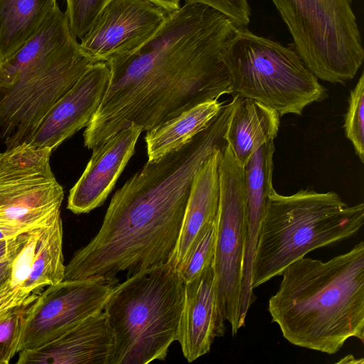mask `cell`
I'll return each mask as SVG.
<instances>
[{"label":"cell","instance_id":"ac0fdd59","mask_svg":"<svg viewBox=\"0 0 364 364\" xmlns=\"http://www.w3.org/2000/svg\"><path fill=\"white\" fill-rule=\"evenodd\" d=\"M222 151H213L194 177L177 244L169 260L178 271L201 236L217 220Z\"/></svg>","mask_w":364,"mask_h":364},{"label":"cell","instance_id":"7a4b0ae2","mask_svg":"<svg viewBox=\"0 0 364 364\" xmlns=\"http://www.w3.org/2000/svg\"><path fill=\"white\" fill-rule=\"evenodd\" d=\"M188 196L169 178L132 176L114 194L95 236L65 265L64 280L97 279L115 286L168 262L176 248Z\"/></svg>","mask_w":364,"mask_h":364},{"label":"cell","instance_id":"52a82bcc","mask_svg":"<svg viewBox=\"0 0 364 364\" xmlns=\"http://www.w3.org/2000/svg\"><path fill=\"white\" fill-rule=\"evenodd\" d=\"M291 36L294 49L318 79L345 85L364 60L352 0H270Z\"/></svg>","mask_w":364,"mask_h":364},{"label":"cell","instance_id":"ffe728a7","mask_svg":"<svg viewBox=\"0 0 364 364\" xmlns=\"http://www.w3.org/2000/svg\"><path fill=\"white\" fill-rule=\"evenodd\" d=\"M73 38L66 13L56 5L34 35L0 64V90L58 53Z\"/></svg>","mask_w":364,"mask_h":364},{"label":"cell","instance_id":"83f0119b","mask_svg":"<svg viewBox=\"0 0 364 364\" xmlns=\"http://www.w3.org/2000/svg\"><path fill=\"white\" fill-rule=\"evenodd\" d=\"M186 3L209 6L230 18L238 28H247L250 22L251 9L247 0H186Z\"/></svg>","mask_w":364,"mask_h":364},{"label":"cell","instance_id":"8fae6325","mask_svg":"<svg viewBox=\"0 0 364 364\" xmlns=\"http://www.w3.org/2000/svg\"><path fill=\"white\" fill-rule=\"evenodd\" d=\"M114 285L102 279L63 280L41 291L26 309L18 353L51 341L104 311Z\"/></svg>","mask_w":364,"mask_h":364},{"label":"cell","instance_id":"d6986e66","mask_svg":"<svg viewBox=\"0 0 364 364\" xmlns=\"http://www.w3.org/2000/svg\"><path fill=\"white\" fill-rule=\"evenodd\" d=\"M280 117L273 108L237 96L225 138L241 167L261 146L277 136Z\"/></svg>","mask_w":364,"mask_h":364},{"label":"cell","instance_id":"d4e9b609","mask_svg":"<svg viewBox=\"0 0 364 364\" xmlns=\"http://www.w3.org/2000/svg\"><path fill=\"white\" fill-rule=\"evenodd\" d=\"M216 225L217 220L201 236L178 269L179 274L184 284L198 279L212 266L215 250Z\"/></svg>","mask_w":364,"mask_h":364},{"label":"cell","instance_id":"f546056e","mask_svg":"<svg viewBox=\"0 0 364 364\" xmlns=\"http://www.w3.org/2000/svg\"><path fill=\"white\" fill-rule=\"evenodd\" d=\"M28 232L0 241V262L14 257L18 253L23 245Z\"/></svg>","mask_w":364,"mask_h":364},{"label":"cell","instance_id":"6da1fadb","mask_svg":"<svg viewBox=\"0 0 364 364\" xmlns=\"http://www.w3.org/2000/svg\"><path fill=\"white\" fill-rule=\"evenodd\" d=\"M238 28L219 11L185 3L139 48L106 61L109 82L84 132L93 149L131 125L148 131L191 107L232 95L223 58Z\"/></svg>","mask_w":364,"mask_h":364},{"label":"cell","instance_id":"3957f363","mask_svg":"<svg viewBox=\"0 0 364 364\" xmlns=\"http://www.w3.org/2000/svg\"><path fill=\"white\" fill-rule=\"evenodd\" d=\"M268 311L290 343L328 355L364 341V242L323 262L303 257L282 273Z\"/></svg>","mask_w":364,"mask_h":364},{"label":"cell","instance_id":"2e32d148","mask_svg":"<svg viewBox=\"0 0 364 364\" xmlns=\"http://www.w3.org/2000/svg\"><path fill=\"white\" fill-rule=\"evenodd\" d=\"M225 322L218 306L211 266L198 279L184 284L177 341L188 362L210 352L215 338L224 335Z\"/></svg>","mask_w":364,"mask_h":364},{"label":"cell","instance_id":"30bf717a","mask_svg":"<svg viewBox=\"0 0 364 364\" xmlns=\"http://www.w3.org/2000/svg\"><path fill=\"white\" fill-rule=\"evenodd\" d=\"M52 151L23 143L0 152V227L31 230L60 214L64 192L51 169Z\"/></svg>","mask_w":364,"mask_h":364},{"label":"cell","instance_id":"1f68e13d","mask_svg":"<svg viewBox=\"0 0 364 364\" xmlns=\"http://www.w3.org/2000/svg\"><path fill=\"white\" fill-rule=\"evenodd\" d=\"M28 231L30 230L17 228L0 227V241L15 237Z\"/></svg>","mask_w":364,"mask_h":364},{"label":"cell","instance_id":"5b68a950","mask_svg":"<svg viewBox=\"0 0 364 364\" xmlns=\"http://www.w3.org/2000/svg\"><path fill=\"white\" fill-rule=\"evenodd\" d=\"M184 283L168 261L115 285L104 312L114 336L109 364H147L166 358L177 341Z\"/></svg>","mask_w":364,"mask_h":364},{"label":"cell","instance_id":"44dd1931","mask_svg":"<svg viewBox=\"0 0 364 364\" xmlns=\"http://www.w3.org/2000/svg\"><path fill=\"white\" fill-rule=\"evenodd\" d=\"M223 103L218 100L204 102L146 131L148 161H154L190 141L208 125Z\"/></svg>","mask_w":364,"mask_h":364},{"label":"cell","instance_id":"7c38bea8","mask_svg":"<svg viewBox=\"0 0 364 364\" xmlns=\"http://www.w3.org/2000/svg\"><path fill=\"white\" fill-rule=\"evenodd\" d=\"M169 13L149 0H111L80 40V47L95 62H106L141 46Z\"/></svg>","mask_w":364,"mask_h":364},{"label":"cell","instance_id":"7402d4cb","mask_svg":"<svg viewBox=\"0 0 364 364\" xmlns=\"http://www.w3.org/2000/svg\"><path fill=\"white\" fill-rule=\"evenodd\" d=\"M57 0H0V64L38 30Z\"/></svg>","mask_w":364,"mask_h":364},{"label":"cell","instance_id":"ba28073f","mask_svg":"<svg viewBox=\"0 0 364 364\" xmlns=\"http://www.w3.org/2000/svg\"><path fill=\"white\" fill-rule=\"evenodd\" d=\"M74 37L58 53L0 90V139L6 149L21 144L50 108L95 63Z\"/></svg>","mask_w":364,"mask_h":364},{"label":"cell","instance_id":"5bb4252c","mask_svg":"<svg viewBox=\"0 0 364 364\" xmlns=\"http://www.w3.org/2000/svg\"><path fill=\"white\" fill-rule=\"evenodd\" d=\"M141 133L131 125L93 148L85 171L70 191L68 210L87 213L104 203L134 154Z\"/></svg>","mask_w":364,"mask_h":364},{"label":"cell","instance_id":"484cf974","mask_svg":"<svg viewBox=\"0 0 364 364\" xmlns=\"http://www.w3.org/2000/svg\"><path fill=\"white\" fill-rule=\"evenodd\" d=\"M28 304L14 309L0 320V364H8L18 353L23 317Z\"/></svg>","mask_w":364,"mask_h":364},{"label":"cell","instance_id":"9a60e30c","mask_svg":"<svg viewBox=\"0 0 364 364\" xmlns=\"http://www.w3.org/2000/svg\"><path fill=\"white\" fill-rule=\"evenodd\" d=\"M114 336L104 311L83 319L56 338L18 353V364H109Z\"/></svg>","mask_w":364,"mask_h":364},{"label":"cell","instance_id":"603a6c76","mask_svg":"<svg viewBox=\"0 0 364 364\" xmlns=\"http://www.w3.org/2000/svg\"><path fill=\"white\" fill-rule=\"evenodd\" d=\"M65 272L63 223L59 214L41 228L27 277L21 287L28 293L39 294L44 287L63 282Z\"/></svg>","mask_w":364,"mask_h":364},{"label":"cell","instance_id":"8992f818","mask_svg":"<svg viewBox=\"0 0 364 364\" xmlns=\"http://www.w3.org/2000/svg\"><path fill=\"white\" fill-rule=\"evenodd\" d=\"M232 95L275 109L280 117L301 115L304 109L328 97L326 87L294 49L238 28L223 52Z\"/></svg>","mask_w":364,"mask_h":364},{"label":"cell","instance_id":"9c48e42d","mask_svg":"<svg viewBox=\"0 0 364 364\" xmlns=\"http://www.w3.org/2000/svg\"><path fill=\"white\" fill-rule=\"evenodd\" d=\"M220 200L212 268L220 313L235 336L240 326L247 240L244 171L228 144L219 164Z\"/></svg>","mask_w":364,"mask_h":364},{"label":"cell","instance_id":"f1b7e54d","mask_svg":"<svg viewBox=\"0 0 364 364\" xmlns=\"http://www.w3.org/2000/svg\"><path fill=\"white\" fill-rule=\"evenodd\" d=\"M38 294L28 293L13 285L10 279L0 288V320L14 309L33 302Z\"/></svg>","mask_w":364,"mask_h":364},{"label":"cell","instance_id":"4316f807","mask_svg":"<svg viewBox=\"0 0 364 364\" xmlns=\"http://www.w3.org/2000/svg\"><path fill=\"white\" fill-rule=\"evenodd\" d=\"M69 26L73 36L80 40L87 32L94 20L111 0H66Z\"/></svg>","mask_w":364,"mask_h":364},{"label":"cell","instance_id":"277c9868","mask_svg":"<svg viewBox=\"0 0 364 364\" xmlns=\"http://www.w3.org/2000/svg\"><path fill=\"white\" fill-rule=\"evenodd\" d=\"M364 224V204L349 205L333 191L301 189L269 193L252 272L255 289L281 276L291 264L316 249L354 236Z\"/></svg>","mask_w":364,"mask_h":364},{"label":"cell","instance_id":"4fadbf2b","mask_svg":"<svg viewBox=\"0 0 364 364\" xmlns=\"http://www.w3.org/2000/svg\"><path fill=\"white\" fill-rule=\"evenodd\" d=\"M109 69L104 61L90 65L50 108L27 143L52 151L83 127L97 111L107 90Z\"/></svg>","mask_w":364,"mask_h":364},{"label":"cell","instance_id":"4dcf8cb0","mask_svg":"<svg viewBox=\"0 0 364 364\" xmlns=\"http://www.w3.org/2000/svg\"><path fill=\"white\" fill-rule=\"evenodd\" d=\"M15 256L0 262V288L10 279L12 262Z\"/></svg>","mask_w":364,"mask_h":364},{"label":"cell","instance_id":"e0dca14e","mask_svg":"<svg viewBox=\"0 0 364 364\" xmlns=\"http://www.w3.org/2000/svg\"><path fill=\"white\" fill-rule=\"evenodd\" d=\"M274 142L270 141L261 146L243 167L247 240L240 300L242 309L249 308L256 299L252 287V264L267 200L269 193L274 189Z\"/></svg>","mask_w":364,"mask_h":364},{"label":"cell","instance_id":"d6a6232c","mask_svg":"<svg viewBox=\"0 0 364 364\" xmlns=\"http://www.w3.org/2000/svg\"><path fill=\"white\" fill-rule=\"evenodd\" d=\"M160 6L168 12H172L181 7V0H149Z\"/></svg>","mask_w":364,"mask_h":364},{"label":"cell","instance_id":"cb8c5ba5","mask_svg":"<svg viewBox=\"0 0 364 364\" xmlns=\"http://www.w3.org/2000/svg\"><path fill=\"white\" fill-rule=\"evenodd\" d=\"M348 108L344 117L346 137L350 141L356 155L364 163V75H360L350 91Z\"/></svg>","mask_w":364,"mask_h":364}]
</instances>
